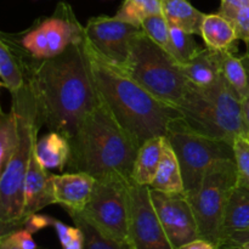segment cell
Masks as SVG:
<instances>
[{
	"mask_svg": "<svg viewBox=\"0 0 249 249\" xmlns=\"http://www.w3.org/2000/svg\"><path fill=\"white\" fill-rule=\"evenodd\" d=\"M185 77L191 84L199 88H208L215 84L221 77L219 51L203 48L194 58L180 66Z\"/></svg>",
	"mask_w": 249,
	"mask_h": 249,
	"instance_id": "e0dca14e",
	"label": "cell"
},
{
	"mask_svg": "<svg viewBox=\"0 0 249 249\" xmlns=\"http://www.w3.org/2000/svg\"><path fill=\"white\" fill-rule=\"evenodd\" d=\"M63 249H84V235H83V231L80 229L79 232L72 240V242L66 246V247H63Z\"/></svg>",
	"mask_w": 249,
	"mask_h": 249,
	"instance_id": "74e56055",
	"label": "cell"
},
{
	"mask_svg": "<svg viewBox=\"0 0 249 249\" xmlns=\"http://www.w3.org/2000/svg\"><path fill=\"white\" fill-rule=\"evenodd\" d=\"M83 43L73 44L46 60H36L14 48L36 97L40 123L62 134L68 141L74 136L83 117L100 99Z\"/></svg>",
	"mask_w": 249,
	"mask_h": 249,
	"instance_id": "6da1fadb",
	"label": "cell"
},
{
	"mask_svg": "<svg viewBox=\"0 0 249 249\" xmlns=\"http://www.w3.org/2000/svg\"><path fill=\"white\" fill-rule=\"evenodd\" d=\"M0 249H22L17 243L16 238H15L14 232L6 233V235L1 236L0 238ZM41 249V248H38Z\"/></svg>",
	"mask_w": 249,
	"mask_h": 249,
	"instance_id": "e575fe53",
	"label": "cell"
},
{
	"mask_svg": "<svg viewBox=\"0 0 249 249\" xmlns=\"http://www.w3.org/2000/svg\"><path fill=\"white\" fill-rule=\"evenodd\" d=\"M150 187L165 194H185L184 178L179 160L165 136L158 170Z\"/></svg>",
	"mask_w": 249,
	"mask_h": 249,
	"instance_id": "ac0fdd59",
	"label": "cell"
},
{
	"mask_svg": "<svg viewBox=\"0 0 249 249\" xmlns=\"http://www.w3.org/2000/svg\"><path fill=\"white\" fill-rule=\"evenodd\" d=\"M165 138L178 156L187 196L198 190L207 169L213 163L236 160L232 143L197 133L181 118L170 124Z\"/></svg>",
	"mask_w": 249,
	"mask_h": 249,
	"instance_id": "ba28073f",
	"label": "cell"
},
{
	"mask_svg": "<svg viewBox=\"0 0 249 249\" xmlns=\"http://www.w3.org/2000/svg\"><path fill=\"white\" fill-rule=\"evenodd\" d=\"M232 50L219 51L221 74L241 100L249 95V73L242 57H237Z\"/></svg>",
	"mask_w": 249,
	"mask_h": 249,
	"instance_id": "cb8c5ba5",
	"label": "cell"
},
{
	"mask_svg": "<svg viewBox=\"0 0 249 249\" xmlns=\"http://www.w3.org/2000/svg\"><path fill=\"white\" fill-rule=\"evenodd\" d=\"M46 170L48 169L36 157L33 147L24 181V211L22 226L32 214L38 213L45 207L56 203L51 174H48Z\"/></svg>",
	"mask_w": 249,
	"mask_h": 249,
	"instance_id": "9a60e30c",
	"label": "cell"
},
{
	"mask_svg": "<svg viewBox=\"0 0 249 249\" xmlns=\"http://www.w3.org/2000/svg\"><path fill=\"white\" fill-rule=\"evenodd\" d=\"M203 48L198 45L194 34L187 33L180 28L170 27V48L168 53L174 57L180 66L189 62Z\"/></svg>",
	"mask_w": 249,
	"mask_h": 249,
	"instance_id": "83f0119b",
	"label": "cell"
},
{
	"mask_svg": "<svg viewBox=\"0 0 249 249\" xmlns=\"http://www.w3.org/2000/svg\"><path fill=\"white\" fill-rule=\"evenodd\" d=\"M201 36L209 50H236L237 36L235 28L232 23L219 12L204 16L201 26Z\"/></svg>",
	"mask_w": 249,
	"mask_h": 249,
	"instance_id": "d6986e66",
	"label": "cell"
},
{
	"mask_svg": "<svg viewBox=\"0 0 249 249\" xmlns=\"http://www.w3.org/2000/svg\"><path fill=\"white\" fill-rule=\"evenodd\" d=\"M121 175L96 179L84 215L123 249H134L129 231V182Z\"/></svg>",
	"mask_w": 249,
	"mask_h": 249,
	"instance_id": "9c48e42d",
	"label": "cell"
},
{
	"mask_svg": "<svg viewBox=\"0 0 249 249\" xmlns=\"http://www.w3.org/2000/svg\"><path fill=\"white\" fill-rule=\"evenodd\" d=\"M247 243H249V186L238 182L226 207L219 249H241Z\"/></svg>",
	"mask_w": 249,
	"mask_h": 249,
	"instance_id": "5bb4252c",
	"label": "cell"
},
{
	"mask_svg": "<svg viewBox=\"0 0 249 249\" xmlns=\"http://www.w3.org/2000/svg\"><path fill=\"white\" fill-rule=\"evenodd\" d=\"M51 180L56 203L74 212L84 211L96 181L92 175L83 172L51 174Z\"/></svg>",
	"mask_w": 249,
	"mask_h": 249,
	"instance_id": "2e32d148",
	"label": "cell"
},
{
	"mask_svg": "<svg viewBox=\"0 0 249 249\" xmlns=\"http://www.w3.org/2000/svg\"><path fill=\"white\" fill-rule=\"evenodd\" d=\"M241 249H249V243H247V245H245V246H243V247L241 248Z\"/></svg>",
	"mask_w": 249,
	"mask_h": 249,
	"instance_id": "ab89813d",
	"label": "cell"
},
{
	"mask_svg": "<svg viewBox=\"0 0 249 249\" xmlns=\"http://www.w3.org/2000/svg\"><path fill=\"white\" fill-rule=\"evenodd\" d=\"M158 14H163L162 0H124L116 17L141 28L147 17Z\"/></svg>",
	"mask_w": 249,
	"mask_h": 249,
	"instance_id": "d4e9b609",
	"label": "cell"
},
{
	"mask_svg": "<svg viewBox=\"0 0 249 249\" xmlns=\"http://www.w3.org/2000/svg\"><path fill=\"white\" fill-rule=\"evenodd\" d=\"M220 9L218 11L220 15H226L229 12L249 6V0H220Z\"/></svg>",
	"mask_w": 249,
	"mask_h": 249,
	"instance_id": "836d02e7",
	"label": "cell"
},
{
	"mask_svg": "<svg viewBox=\"0 0 249 249\" xmlns=\"http://www.w3.org/2000/svg\"><path fill=\"white\" fill-rule=\"evenodd\" d=\"M162 2L163 15L170 27L201 36V26L206 14L197 10L189 0H162Z\"/></svg>",
	"mask_w": 249,
	"mask_h": 249,
	"instance_id": "7402d4cb",
	"label": "cell"
},
{
	"mask_svg": "<svg viewBox=\"0 0 249 249\" xmlns=\"http://www.w3.org/2000/svg\"><path fill=\"white\" fill-rule=\"evenodd\" d=\"M49 45V58L55 57L73 44L85 40V29L66 2H60L53 16L40 22Z\"/></svg>",
	"mask_w": 249,
	"mask_h": 249,
	"instance_id": "4fadbf2b",
	"label": "cell"
},
{
	"mask_svg": "<svg viewBox=\"0 0 249 249\" xmlns=\"http://www.w3.org/2000/svg\"><path fill=\"white\" fill-rule=\"evenodd\" d=\"M70 143L68 167L73 172L88 173L95 179L108 175L131 179L141 146L117 121L101 96L83 117Z\"/></svg>",
	"mask_w": 249,
	"mask_h": 249,
	"instance_id": "3957f363",
	"label": "cell"
},
{
	"mask_svg": "<svg viewBox=\"0 0 249 249\" xmlns=\"http://www.w3.org/2000/svg\"><path fill=\"white\" fill-rule=\"evenodd\" d=\"M0 85L12 95L21 91L27 83L26 71L21 58L2 38L0 41Z\"/></svg>",
	"mask_w": 249,
	"mask_h": 249,
	"instance_id": "603a6c76",
	"label": "cell"
},
{
	"mask_svg": "<svg viewBox=\"0 0 249 249\" xmlns=\"http://www.w3.org/2000/svg\"><path fill=\"white\" fill-rule=\"evenodd\" d=\"M12 107L17 112L19 140L6 164L0 169V224L1 236L19 230L24 211V181L34 143L40 128L36 97L26 83L23 89L12 95Z\"/></svg>",
	"mask_w": 249,
	"mask_h": 249,
	"instance_id": "277c9868",
	"label": "cell"
},
{
	"mask_svg": "<svg viewBox=\"0 0 249 249\" xmlns=\"http://www.w3.org/2000/svg\"><path fill=\"white\" fill-rule=\"evenodd\" d=\"M84 29L91 48L109 65L123 71L130 56L131 41L141 28L116 16L102 15L91 17Z\"/></svg>",
	"mask_w": 249,
	"mask_h": 249,
	"instance_id": "8fae6325",
	"label": "cell"
},
{
	"mask_svg": "<svg viewBox=\"0 0 249 249\" xmlns=\"http://www.w3.org/2000/svg\"><path fill=\"white\" fill-rule=\"evenodd\" d=\"M19 140V123L17 112L11 107L9 113L1 114L0 121V169L15 152Z\"/></svg>",
	"mask_w": 249,
	"mask_h": 249,
	"instance_id": "484cf974",
	"label": "cell"
},
{
	"mask_svg": "<svg viewBox=\"0 0 249 249\" xmlns=\"http://www.w3.org/2000/svg\"><path fill=\"white\" fill-rule=\"evenodd\" d=\"M236 164H237L240 182L249 186V142L245 136H240L233 142Z\"/></svg>",
	"mask_w": 249,
	"mask_h": 249,
	"instance_id": "f546056e",
	"label": "cell"
},
{
	"mask_svg": "<svg viewBox=\"0 0 249 249\" xmlns=\"http://www.w3.org/2000/svg\"><path fill=\"white\" fill-rule=\"evenodd\" d=\"M179 249H218L214 245H212L211 242L206 240H202V238H197V240L192 241V242L186 243L182 247Z\"/></svg>",
	"mask_w": 249,
	"mask_h": 249,
	"instance_id": "d590c367",
	"label": "cell"
},
{
	"mask_svg": "<svg viewBox=\"0 0 249 249\" xmlns=\"http://www.w3.org/2000/svg\"><path fill=\"white\" fill-rule=\"evenodd\" d=\"M181 119L203 135L232 143L245 136L241 99L224 75L214 85L199 88L190 83L181 104L177 107Z\"/></svg>",
	"mask_w": 249,
	"mask_h": 249,
	"instance_id": "5b68a950",
	"label": "cell"
},
{
	"mask_svg": "<svg viewBox=\"0 0 249 249\" xmlns=\"http://www.w3.org/2000/svg\"><path fill=\"white\" fill-rule=\"evenodd\" d=\"M241 107H242V119L243 124H245L246 134L249 133V95L241 100ZM245 134V135H246Z\"/></svg>",
	"mask_w": 249,
	"mask_h": 249,
	"instance_id": "8d00e7d4",
	"label": "cell"
},
{
	"mask_svg": "<svg viewBox=\"0 0 249 249\" xmlns=\"http://www.w3.org/2000/svg\"><path fill=\"white\" fill-rule=\"evenodd\" d=\"M242 58H243V62H245L246 67H247L248 73H249V53H246L245 56H242Z\"/></svg>",
	"mask_w": 249,
	"mask_h": 249,
	"instance_id": "f35d334b",
	"label": "cell"
},
{
	"mask_svg": "<svg viewBox=\"0 0 249 249\" xmlns=\"http://www.w3.org/2000/svg\"><path fill=\"white\" fill-rule=\"evenodd\" d=\"M129 231L134 249H175L160 220L150 186L129 182Z\"/></svg>",
	"mask_w": 249,
	"mask_h": 249,
	"instance_id": "30bf717a",
	"label": "cell"
},
{
	"mask_svg": "<svg viewBox=\"0 0 249 249\" xmlns=\"http://www.w3.org/2000/svg\"><path fill=\"white\" fill-rule=\"evenodd\" d=\"M245 138H246V140H247L248 142H249V133H248V134H246V135H245Z\"/></svg>",
	"mask_w": 249,
	"mask_h": 249,
	"instance_id": "60d3db41",
	"label": "cell"
},
{
	"mask_svg": "<svg viewBox=\"0 0 249 249\" xmlns=\"http://www.w3.org/2000/svg\"><path fill=\"white\" fill-rule=\"evenodd\" d=\"M34 151L46 169H58L62 172L70 160L71 143L62 134L50 130V133L36 140Z\"/></svg>",
	"mask_w": 249,
	"mask_h": 249,
	"instance_id": "ffe728a7",
	"label": "cell"
},
{
	"mask_svg": "<svg viewBox=\"0 0 249 249\" xmlns=\"http://www.w3.org/2000/svg\"><path fill=\"white\" fill-rule=\"evenodd\" d=\"M141 29L146 33V36L155 41L157 45L169 51L170 48V26L165 19L164 15L158 14L147 17L141 23Z\"/></svg>",
	"mask_w": 249,
	"mask_h": 249,
	"instance_id": "f1b7e54d",
	"label": "cell"
},
{
	"mask_svg": "<svg viewBox=\"0 0 249 249\" xmlns=\"http://www.w3.org/2000/svg\"><path fill=\"white\" fill-rule=\"evenodd\" d=\"M232 23L237 40L245 41L249 45V6L223 15Z\"/></svg>",
	"mask_w": 249,
	"mask_h": 249,
	"instance_id": "4dcf8cb0",
	"label": "cell"
},
{
	"mask_svg": "<svg viewBox=\"0 0 249 249\" xmlns=\"http://www.w3.org/2000/svg\"><path fill=\"white\" fill-rule=\"evenodd\" d=\"M151 197L173 247L179 249L199 238L196 218L186 194H165L151 189Z\"/></svg>",
	"mask_w": 249,
	"mask_h": 249,
	"instance_id": "7c38bea8",
	"label": "cell"
},
{
	"mask_svg": "<svg viewBox=\"0 0 249 249\" xmlns=\"http://www.w3.org/2000/svg\"><path fill=\"white\" fill-rule=\"evenodd\" d=\"M164 136H155L140 146L131 179L139 185L151 186L162 157Z\"/></svg>",
	"mask_w": 249,
	"mask_h": 249,
	"instance_id": "44dd1931",
	"label": "cell"
},
{
	"mask_svg": "<svg viewBox=\"0 0 249 249\" xmlns=\"http://www.w3.org/2000/svg\"><path fill=\"white\" fill-rule=\"evenodd\" d=\"M122 72L173 107L181 104L190 84L174 57L151 40L142 29L131 41L130 56Z\"/></svg>",
	"mask_w": 249,
	"mask_h": 249,
	"instance_id": "8992f818",
	"label": "cell"
},
{
	"mask_svg": "<svg viewBox=\"0 0 249 249\" xmlns=\"http://www.w3.org/2000/svg\"><path fill=\"white\" fill-rule=\"evenodd\" d=\"M53 218H50L48 215H40V214L36 213L32 214L26 221H24L23 228L31 231L32 233L36 232V231L41 230L44 228H48L49 225H53Z\"/></svg>",
	"mask_w": 249,
	"mask_h": 249,
	"instance_id": "d6a6232c",
	"label": "cell"
},
{
	"mask_svg": "<svg viewBox=\"0 0 249 249\" xmlns=\"http://www.w3.org/2000/svg\"><path fill=\"white\" fill-rule=\"evenodd\" d=\"M83 46L97 92L117 121L140 145L155 136L167 135L170 124L181 118L179 109L158 100L133 78L109 65L87 39Z\"/></svg>",
	"mask_w": 249,
	"mask_h": 249,
	"instance_id": "7a4b0ae2",
	"label": "cell"
},
{
	"mask_svg": "<svg viewBox=\"0 0 249 249\" xmlns=\"http://www.w3.org/2000/svg\"><path fill=\"white\" fill-rule=\"evenodd\" d=\"M68 215L75 226L83 231L84 235V249H123L118 243L107 238L83 212L67 211Z\"/></svg>",
	"mask_w": 249,
	"mask_h": 249,
	"instance_id": "4316f807",
	"label": "cell"
},
{
	"mask_svg": "<svg viewBox=\"0 0 249 249\" xmlns=\"http://www.w3.org/2000/svg\"><path fill=\"white\" fill-rule=\"evenodd\" d=\"M51 226H53V229L57 232L58 240H60L62 248L70 245L73 238L75 237V235L79 232V228L78 226H68L66 224H63L62 221L56 220V219H53V225Z\"/></svg>",
	"mask_w": 249,
	"mask_h": 249,
	"instance_id": "1f68e13d",
	"label": "cell"
},
{
	"mask_svg": "<svg viewBox=\"0 0 249 249\" xmlns=\"http://www.w3.org/2000/svg\"><path fill=\"white\" fill-rule=\"evenodd\" d=\"M240 182L236 160H221L207 169L198 190L189 197L199 238L220 248L226 207Z\"/></svg>",
	"mask_w": 249,
	"mask_h": 249,
	"instance_id": "52a82bcc",
	"label": "cell"
}]
</instances>
